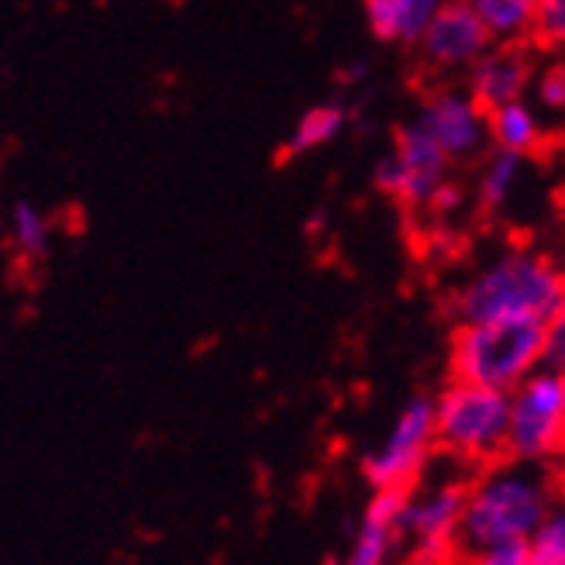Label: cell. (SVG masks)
Wrapping results in <instances>:
<instances>
[{
	"mask_svg": "<svg viewBox=\"0 0 565 565\" xmlns=\"http://www.w3.org/2000/svg\"><path fill=\"white\" fill-rule=\"evenodd\" d=\"M555 507L552 479L531 462H503L466 487L459 542L469 552L490 545H524Z\"/></svg>",
	"mask_w": 565,
	"mask_h": 565,
	"instance_id": "cell-1",
	"label": "cell"
},
{
	"mask_svg": "<svg viewBox=\"0 0 565 565\" xmlns=\"http://www.w3.org/2000/svg\"><path fill=\"white\" fill-rule=\"evenodd\" d=\"M565 307V273L542 252L511 248L490 259L459 294L462 321L552 324Z\"/></svg>",
	"mask_w": 565,
	"mask_h": 565,
	"instance_id": "cell-2",
	"label": "cell"
},
{
	"mask_svg": "<svg viewBox=\"0 0 565 565\" xmlns=\"http://www.w3.org/2000/svg\"><path fill=\"white\" fill-rule=\"evenodd\" d=\"M548 324L531 321H462L451 342L456 380L511 393L524 376L545 365Z\"/></svg>",
	"mask_w": 565,
	"mask_h": 565,
	"instance_id": "cell-3",
	"label": "cell"
},
{
	"mask_svg": "<svg viewBox=\"0 0 565 565\" xmlns=\"http://www.w3.org/2000/svg\"><path fill=\"white\" fill-rule=\"evenodd\" d=\"M435 404V441L466 462H493L507 456L511 393L456 380Z\"/></svg>",
	"mask_w": 565,
	"mask_h": 565,
	"instance_id": "cell-4",
	"label": "cell"
},
{
	"mask_svg": "<svg viewBox=\"0 0 565 565\" xmlns=\"http://www.w3.org/2000/svg\"><path fill=\"white\" fill-rule=\"evenodd\" d=\"M565 451V380L552 365H539L511 390L507 456L514 462H548Z\"/></svg>",
	"mask_w": 565,
	"mask_h": 565,
	"instance_id": "cell-5",
	"label": "cell"
},
{
	"mask_svg": "<svg viewBox=\"0 0 565 565\" xmlns=\"http://www.w3.org/2000/svg\"><path fill=\"white\" fill-rule=\"evenodd\" d=\"M462 503H466V483L445 479L431 483L417 493L407 490L404 514H401V534L404 552L411 565H448L459 545L462 527Z\"/></svg>",
	"mask_w": 565,
	"mask_h": 565,
	"instance_id": "cell-6",
	"label": "cell"
},
{
	"mask_svg": "<svg viewBox=\"0 0 565 565\" xmlns=\"http://www.w3.org/2000/svg\"><path fill=\"white\" fill-rule=\"evenodd\" d=\"M435 445V404L428 397H414L393 417L383 441L365 456V479L373 490H411Z\"/></svg>",
	"mask_w": 565,
	"mask_h": 565,
	"instance_id": "cell-7",
	"label": "cell"
},
{
	"mask_svg": "<svg viewBox=\"0 0 565 565\" xmlns=\"http://www.w3.org/2000/svg\"><path fill=\"white\" fill-rule=\"evenodd\" d=\"M448 156L435 146V138L417 121L401 128L397 146L390 156L376 162V186L404 204L424 207L435 201V193L445 186Z\"/></svg>",
	"mask_w": 565,
	"mask_h": 565,
	"instance_id": "cell-8",
	"label": "cell"
},
{
	"mask_svg": "<svg viewBox=\"0 0 565 565\" xmlns=\"http://www.w3.org/2000/svg\"><path fill=\"white\" fill-rule=\"evenodd\" d=\"M490 42L493 39L487 35V28L479 24V18L469 11L466 0H445L417 39L424 60L445 73L469 70L479 55L490 49Z\"/></svg>",
	"mask_w": 565,
	"mask_h": 565,
	"instance_id": "cell-9",
	"label": "cell"
},
{
	"mask_svg": "<svg viewBox=\"0 0 565 565\" xmlns=\"http://www.w3.org/2000/svg\"><path fill=\"white\" fill-rule=\"evenodd\" d=\"M417 125L435 138V146L448 159H469L487 146V110L479 107L469 90H438L420 107Z\"/></svg>",
	"mask_w": 565,
	"mask_h": 565,
	"instance_id": "cell-10",
	"label": "cell"
},
{
	"mask_svg": "<svg viewBox=\"0 0 565 565\" xmlns=\"http://www.w3.org/2000/svg\"><path fill=\"white\" fill-rule=\"evenodd\" d=\"M407 490H376L345 548L342 565H393L404 552L401 514Z\"/></svg>",
	"mask_w": 565,
	"mask_h": 565,
	"instance_id": "cell-11",
	"label": "cell"
},
{
	"mask_svg": "<svg viewBox=\"0 0 565 565\" xmlns=\"http://www.w3.org/2000/svg\"><path fill=\"white\" fill-rule=\"evenodd\" d=\"M527 83H531V63L514 45H497V49L490 45L469 66V97L483 110L521 100Z\"/></svg>",
	"mask_w": 565,
	"mask_h": 565,
	"instance_id": "cell-12",
	"label": "cell"
},
{
	"mask_svg": "<svg viewBox=\"0 0 565 565\" xmlns=\"http://www.w3.org/2000/svg\"><path fill=\"white\" fill-rule=\"evenodd\" d=\"M445 0H362L365 21L383 42H417L424 24L435 18Z\"/></svg>",
	"mask_w": 565,
	"mask_h": 565,
	"instance_id": "cell-13",
	"label": "cell"
},
{
	"mask_svg": "<svg viewBox=\"0 0 565 565\" xmlns=\"http://www.w3.org/2000/svg\"><path fill=\"white\" fill-rule=\"evenodd\" d=\"M487 131L493 138L497 152L527 156L542 146V121L524 97L487 110Z\"/></svg>",
	"mask_w": 565,
	"mask_h": 565,
	"instance_id": "cell-14",
	"label": "cell"
},
{
	"mask_svg": "<svg viewBox=\"0 0 565 565\" xmlns=\"http://www.w3.org/2000/svg\"><path fill=\"white\" fill-rule=\"evenodd\" d=\"M349 125V110L342 104H315L307 107L303 115L297 118V125L290 128L287 135V152L290 156H303V152H315V149H324L328 141H334L338 135L345 131Z\"/></svg>",
	"mask_w": 565,
	"mask_h": 565,
	"instance_id": "cell-15",
	"label": "cell"
},
{
	"mask_svg": "<svg viewBox=\"0 0 565 565\" xmlns=\"http://www.w3.org/2000/svg\"><path fill=\"white\" fill-rule=\"evenodd\" d=\"M469 11L487 28L497 42H518L534 28V8L539 0H466Z\"/></svg>",
	"mask_w": 565,
	"mask_h": 565,
	"instance_id": "cell-16",
	"label": "cell"
},
{
	"mask_svg": "<svg viewBox=\"0 0 565 565\" xmlns=\"http://www.w3.org/2000/svg\"><path fill=\"white\" fill-rule=\"evenodd\" d=\"M4 224H8L11 245L21 252L24 259H42L45 252H49V245H52V221L45 217L42 207L28 204V201H18V204H11Z\"/></svg>",
	"mask_w": 565,
	"mask_h": 565,
	"instance_id": "cell-17",
	"label": "cell"
},
{
	"mask_svg": "<svg viewBox=\"0 0 565 565\" xmlns=\"http://www.w3.org/2000/svg\"><path fill=\"white\" fill-rule=\"evenodd\" d=\"M524 177V156H511V152H497L483 173H479V201L490 211H500L514 201V193L521 186Z\"/></svg>",
	"mask_w": 565,
	"mask_h": 565,
	"instance_id": "cell-18",
	"label": "cell"
},
{
	"mask_svg": "<svg viewBox=\"0 0 565 565\" xmlns=\"http://www.w3.org/2000/svg\"><path fill=\"white\" fill-rule=\"evenodd\" d=\"M524 565H565V507H552L545 521L527 534Z\"/></svg>",
	"mask_w": 565,
	"mask_h": 565,
	"instance_id": "cell-19",
	"label": "cell"
},
{
	"mask_svg": "<svg viewBox=\"0 0 565 565\" xmlns=\"http://www.w3.org/2000/svg\"><path fill=\"white\" fill-rule=\"evenodd\" d=\"M531 32L548 45H565V0H539Z\"/></svg>",
	"mask_w": 565,
	"mask_h": 565,
	"instance_id": "cell-20",
	"label": "cell"
},
{
	"mask_svg": "<svg viewBox=\"0 0 565 565\" xmlns=\"http://www.w3.org/2000/svg\"><path fill=\"white\" fill-rule=\"evenodd\" d=\"M534 90H539V104L548 115H565V66H552Z\"/></svg>",
	"mask_w": 565,
	"mask_h": 565,
	"instance_id": "cell-21",
	"label": "cell"
},
{
	"mask_svg": "<svg viewBox=\"0 0 565 565\" xmlns=\"http://www.w3.org/2000/svg\"><path fill=\"white\" fill-rule=\"evenodd\" d=\"M545 365L565 380V307L558 310V318L548 324V345H545Z\"/></svg>",
	"mask_w": 565,
	"mask_h": 565,
	"instance_id": "cell-22",
	"label": "cell"
},
{
	"mask_svg": "<svg viewBox=\"0 0 565 565\" xmlns=\"http://www.w3.org/2000/svg\"><path fill=\"white\" fill-rule=\"evenodd\" d=\"M469 565H524V545H490L472 552Z\"/></svg>",
	"mask_w": 565,
	"mask_h": 565,
	"instance_id": "cell-23",
	"label": "cell"
},
{
	"mask_svg": "<svg viewBox=\"0 0 565 565\" xmlns=\"http://www.w3.org/2000/svg\"><path fill=\"white\" fill-rule=\"evenodd\" d=\"M8 235V224H4V214H0V238Z\"/></svg>",
	"mask_w": 565,
	"mask_h": 565,
	"instance_id": "cell-24",
	"label": "cell"
}]
</instances>
